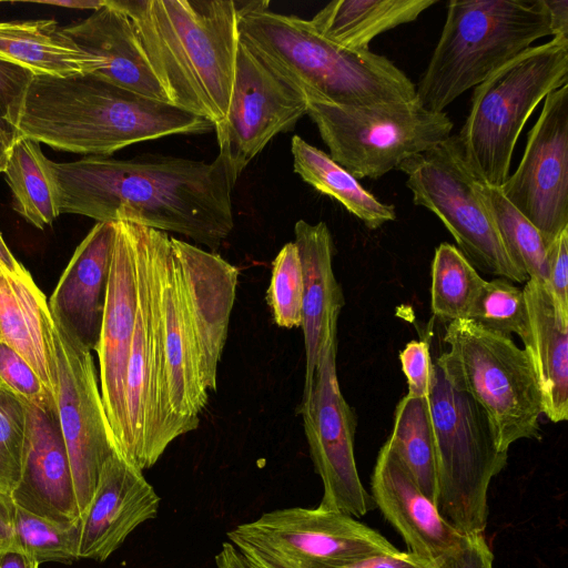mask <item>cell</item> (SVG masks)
Returning a JSON list of instances; mask_svg holds the SVG:
<instances>
[{"instance_id": "30", "label": "cell", "mask_w": 568, "mask_h": 568, "mask_svg": "<svg viewBox=\"0 0 568 568\" xmlns=\"http://www.w3.org/2000/svg\"><path fill=\"white\" fill-rule=\"evenodd\" d=\"M294 172L318 192L338 201L368 229L396 220L394 205L383 203L328 154L298 135L291 141Z\"/></svg>"}, {"instance_id": "31", "label": "cell", "mask_w": 568, "mask_h": 568, "mask_svg": "<svg viewBox=\"0 0 568 568\" xmlns=\"http://www.w3.org/2000/svg\"><path fill=\"white\" fill-rule=\"evenodd\" d=\"M6 182L12 194V209L42 230L60 215L52 161L38 141L18 138L8 150Z\"/></svg>"}, {"instance_id": "14", "label": "cell", "mask_w": 568, "mask_h": 568, "mask_svg": "<svg viewBox=\"0 0 568 568\" xmlns=\"http://www.w3.org/2000/svg\"><path fill=\"white\" fill-rule=\"evenodd\" d=\"M337 333L325 341L312 389L298 413L316 474L323 484L320 507L359 518L376 507L364 488L354 455L355 415L345 400L336 371Z\"/></svg>"}, {"instance_id": "1", "label": "cell", "mask_w": 568, "mask_h": 568, "mask_svg": "<svg viewBox=\"0 0 568 568\" xmlns=\"http://www.w3.org/2000/svg\"><path fill=\"white\" fill-rule=\"evenodd\" d=\"M52 169L60 214L172 232L212 252L234 227L231 194L236 180L219 154L209 163L174 156H85L52 161Z\"/></svg>"}, {"instance_id": "34", "label": "cell", "mask_w": 568, "mask_h": 568, "mask_svg": "<svg viewBox=\"0 0 568 568\" xmlns=\"http://www.w3.org/2000/svg\"><path fill=\"white\" fill-rule=\"evenodd\" d=\"M476 180L508 254L529 278L547 286L548 245L541 233L505 197L499 186L477 176Z\"/></svg>"}, {"instance_id": "11", "label": "cell", "mask_w": 568, "mask_h": 568, "mask_svg": "<svg viewBox=\"0 0 568 568\" xmlns=\"http://www.w3.org/2000/svg\"><path fill=\"white\" fill-rule=\"evenodd\" d=\"M250 568H336L398 551L384 536L336 510L288 507L227 532Z\"/></svg>"}, {"instance_id": "3", "label": "cell", "mask_w": 568, "mask_h": 568, "mask_svg": "<svg viewBox=\"0 0 568 568\" xmlns=\"http://www.w3.org/2000/svg\"><path fill=\"white\" fill-rule=\"evenodd\" d=\"M131 20L168 102L213 125L227 113L239 38L231 0H113Z\"/></svg>"}, {"instance_id": "37", "label": "cell", "mask_w": 568, "mask_h": 568, "mask_svg": "<svg viewBox=\"0 0 568 568\" xmlns=\"http://www.w3.org/2000/svg\"><path fill=\"white\" fill-rule=\"evenodd\" d=\"M303 273L297 247L286 243L272 263L266 301L280 327L294 328L302 324Z\"/></svg>"}, {"instance_id": "47", "label": "cell", "mask_w": 568, "mask_h": 568, "mask_svg": "<svg viewBox=\"0 0 568 568\" xmlns=\"http://www.w3.org/2000/svg\"><path fill=\"white\" fill-rule=\"evenodd\" d=\"M39 565L21 552L0 550V568H39Z\"/></svg>"}, {"instance_id": "19", "label": "cell", "mask_w": 568, "mask_h": 568, "mask_svg": "<svg viewBox=\"0 0 568 568\" xmlns=\"http://www.w3.org/2000/svg\"><path fill=\"white\" fill-rule=\"evenodd\" d=\"M27 408V439L21 477L9 494L20 507L63 525L80 521L69 457L55 403Z\"/></svg>"}, {"instance_id": "2", "label": "cell", "mask_w": 568, "mask_h": 568, "mask_svg": "<svg viewBox=\"0 0 568 568\" xmlns=\"http://www.w3.org/2000/svg\"><path fill=\"white\" fill-rule=\"evenodd\" d=\"M18 138L53 149L110 156L141 142L202 134L209 120L164 101L114 85L94 74L33 75L18 108Z\"/></svg>"}, {"instance_id": "39", "label": "cell", "mask_w": 568, "mask_h": 568, "mask_svg": "<svg viewBox=\"0 0 568 568\" xmlns=\"http://www.w3.org/2000/svg\"><path fill=\"white\" fill-rule=\"evenodd\" d=\"M0 384L21 400L34 405L54 403L31 366L0 338Z\"/></svg>"}, {"instance_id": "12", "label": "cell", "mask_w": 568, "mask_h": 568, "mask_svg": "<svg viewBox=\"0 0 568 568\" xmlns=\"http://www.w3.org/2000/svg\"><path fill=\"white\" fill-rule=\"evenodd\" d=\"M397 170L407 176L414 204L440 219L476 270L510 282L528 281L500 239L457 134L405 160Z\"/></svg>"}, {"instance_id": "36", "label": "cell", "mask_w": 568, "mask_h": 568, "mask_svg": "<svg viewBox=\"0 0 568 568\" xmlns=\"http://www.w3.org/2000/svg\"><path fill=\"white\" fill-rule=\"evenodd\" d=\"M467 320L505 335L515 334L523 343L529 336L524 292L503 277L485 281Z\"/></svg>"}, {"instance_id": "29", "label": "cell", "mask_w": 568, "mask_h": 568, "mask_svg": "<svg viewBox=\"0 0 568 568\" xmlns=\"http://www.w3.org/2000/svg\"><path fill=\"white\" fill-rule=\"evenodd\" d=\"M434 0H335L310 21L325 39L347 49H369L383 32L415 21Z\"/></svg>"}, {"instance_id": "6", "label": "cell", "mask_w": 568, "mask_h": 568, "mask_svg": "<svg viewBox=\"0 0 568 568\" xmlns=\"http://www.w3.org/2000/svg\"><path fill=\"white\" fill-rule=\"evenodd\" d=\"M568 83V40L532 45L476 85L457 134L473 173L501 186L527 120L550 92Z\"/></svg>"}, {"instance_id": "17", "label": "cell", "mask_w": 568, "mask_h": 568, "mask_svg": "<svg viewBox=\"0 0 568 568\" xmlns=\"http://www.w3.org/2000/svg\"><path fill=\"white\" fill-rule=\"evenodd\" d=\"M138 311L136 247L133 223L115 222V237L95 352L100 392L116 453L128 444L125 377Z\"/></svg>"}, {"instance_id": "15", "label": "cell", "mask_w": 568, "mask_h": 568, "mask_svg": "<svg viewBox=\"0 0 568 568\" xmlns=\"http://www.w3.org/2000/svg\"><path fill=\"white\" fill-rule=\"evenodd\" d=\"M307 113L303 92L241 40L230 106L214 126L219 155L237 181L248 163L278 133Z\"/></svg>"}, {"instance_id": "10", "label": "cell", "mask_w": 568, "mask_h": 568, "mask_svg": "<svg viewBox=\"0 0 568 568\" xmlns=\"http://www.w3.org/2000/svg\"><path fill=\"white\" fill-rule=\"evenodd\" d=\"M305 98L306 114L328 155L357 180L382 178L405 160L440 144L454 128L446 112L430 111L417 98L373 105Z\"/></svg>"}, {"instance_id": "44", "label": "cell", "mask_w": 568, "mask_h": 568, "mask_svg": "<svg viewBox=\"0 0 568 568\" xmlns=\"http://www.w3.org/2000/svg\"><path fill=\"white\" fill-rule=\"evenodd\" d=\"M336 568H440L429 558L413 551L373 555Z\"/></svg>"}, {"instance_id": "16", "label": "cell", "mask_w": 568, "mask_h": 568, "mask_svg": "<svg viewBox=\"0 0 568 568\" xmlns=\"http://www.w3.org/2000/svg\"><path fill=\"white\" fill-rule=\"evenodd\" d=\"M544 100L516 171L499 187L549 245L568 229V83Z\"/></svg>"}, {"instance_id": "49", "label": "cell", "mask_w": 568, "mask_h": 568, "mask_svg": "<svg viewBox=\"0 0 568 568\" xmlns=\"http://www.w3.org/2000/svg\"><path fill=\"white\" fill-rule=\"evenodd\" d=\"M22 268L23 266L13 256L0 232V271L17 273Z\"/></svg>"}, {"instance_id": "32", "label": "cell", "mask_w": 568, "mask_h": 568, "mask_svg": "<svg viewBox=\"0 0 568 568\" xmlns=\"http://www.w3.org/2000/svg\"><path fill=\"white\" fill-rule=\"evenodd\" d=\"M80 521L63 525L0 498V550L21 552L39 564H72L79 558Z\"/></svg>"}, {"instance_id": "35", "label": "cell", "mask_w": 568, "mask_h": 568, "mask_svg": "<svg viewBox=\"0 0 568 568\" xmlns=\"http://www.w3.org/2000/svg\"><path fill=\"white\" fill-rule=\"evenodd\" d=\"M485 281L456 246L439 244L432 263L433 314L448 322L467 320Z\"/></svg>"}, {"instance_id": "51", "label": "cell", "mask_w": 568, "mask_h": 568, "mask_svg": "<svg viewBox=\"0 0 568 568\" xmlns=\"http://www.w3.org/2000/svg\"><path fill=\"white\" fill-rule=\"evenodd\" d=\"M4 494H7V493H4V491L2 490V488L0 487V498H1Z\"/></svg>"}, {"instance_id": "28", "label": "cell", "mask_w": 568, "mask_h": 568, "mask_svg": "<svg viewBox=\"0 0 568 568\" xmlns=\"http://www.w3.org/2000/svg\"><path fill=\"white\" fill-rule=\"evenodd\" d=\"M44 300L27 268L17 273L0 271V338L31 366L53 395L42 320Z\"/></svg>"}, {"instance_id": "42", "label": "cell", "mask_w": 568, "mask_h": 568, "mask_svg": "<svg viewBox=\"0 0 568 568\" xmlns=\"http://www.w3.org/2000/svg\"><path fill=\"white\" fill-rule=\"evenodd\" d=\"M402 369L408 384L407 395L426 397L429 387L432 361L426 341H410L399 354Z\"/></svg>"}, {"instance_id": "33", "label": "cell", "mask_w": 568, "mask_h": 568, "mask_svg": "<svg viewBox=\"0 0 568 568\" xmlns=\"http://www.w3.org/2000/svg\"><path fill=\"white\" fill-rule=\"evenodd\" d=\"M387 442L407 467L420 490L436 504L435 443L426 397L406 395L397 404Z\"/></svg>"}, {"instance_id": "26", "label": "cell", "mask_w": 568, "mask_h": 568, "mask_svg": "<svg viewBox=\"0 0 568 568\" xmlns=\"http://www.w3.org/2000/svg\"><path fill=\"white\" fill-rule=\"evenodd\" d=\"M529 336L524 342L541 395L542 414L551 422L568 418V326L556 316L547 287L528 278L523 288Z\"/></svg>"}, {"instance_id": "45", "label": "cell", "mask_w": 568, "mask_h": 568, "mask_svg": "<svg viewBox=\"0 0 568 568\" xmlns=\"http://www.w3.org/2000/svg\"><path fill=\"white\" fill-rule=\"evenodd\" d=\"M552 38L568 40V1L545 0Z\"/></svg>"}, {"instance_id": "25", "label": "cell", "mask_w": 568, "mask_h": 568, "mask_svg": "<svg viewBox=\"0 0 568 568\" xmlns=\"http://www.w3.org/2000/svg\"><path fill=\"white\" fill-rule=\"evenodd\" d=\"M62 31L98 61L94 75L143 97L168 102L131 20L113 0H105L88 18L63 27Z\"/></svg>"}, {"instance_id": "13", "label": "cell", "mask_w": 568, "mask_h": 568, "mask_svg": "<svg viewBox=\"0 0 568 568\" xmlns=\"http://www.w3.org/2000/svg\"><path fill=\"white\" fill-rule=\"evenodd\" d=\"M53 397L64 439L80 519L91 503L104 463L116 453L98 386L91 351L42 303Z\"/></svg>"}, {"instance_id": "46", "label": "cell", "mask_w": 568, "mask_h": 568, "mask_svg": "<svg viewBox=\"0 0 568 568\" xmlns=\"http://www.w3.org/2000/svg\"><path fill=\"white\" fill-rule=\"evenodd\" d=\"M216 568H250L241 554L230 542H223L221 550L215 556Z\"/></svg>"}, {"instance_id": "21", "label": "cell", "mask_w": 568, "mask_h": 568, "mask_svg": "<svg viewBox=\"0 0 568 568\" xmlns=\"http://www.w3.org/2000/svg\"><path fill=\"white\" fill-rule=\"evenodd\" d=\"M171 247L196 329L203 381L209 393L215 392L239 271L221 255L183 240L171 236Z\"/></svg>"}, {"instance_id": "43", "label": "cell", "mask_w": 568, "mask_h": 568, "mask_svg": "<svg viewBox=\"0 0 568 568\" xmlns=\"http://www.w3.org/2000/svg\"><path fill=\"white\" fill-rule=\"evenodd\" d=\"M494 555L484 534L463 535L456 550L445 557L440 568H493Z\"/></svg>"}, {"instance_id": "20", "label": "cell", "mask_w": 568, "mask_h": 568, "mask_svg": "<svg viewBox=\"0 0 568 568\" xmlns=\"http://www.w3.org/2000/svg\"><path fill=\"white\" fill-rule=\"evenodd\" d=\"M159 506L160 497L142 470L114 453L80 519L79 558L106 560L136 527L156 517Z\"/></svg>"}, {"instance_id": "52", "label": "cell", "mask_w": 568, "mask_h": 568, "mask_svg": "<svg viewBox=\"0 0 568 568\" xmlns=\"http://www.w3.org/2000/svg\"><path fill=\"white\" fill-rule=\"evenodd\" d=\"M1 385V384H0Z\"/></svg>"}, {"instance_id": "7", "label": "cell", "mask_w": 568, "mask_h": 568, "mask_svg": "<svg viewBox=\"0 0 568 568\" xmlns=\"http://www.w3.org/2000/svg\"><path fill=\"white\" fill-rule=\"evenodd\" d=\"M444 341L449 349L435 362L484 410L498 449L508 453L519 439H539L541 395L526 351L471 320L449 322Z\"/></svg>"}, {"instance_id": "5", "label": "cell", "mask_w": 568, "mask_h": 568, "mask_svg": "<svg viewBox=\"0 0 568 568\" xmlns=\"http://www.w3.org/2000/svg\"><path fill=\"white\" fill-rule=\"evenodd\" d=\"M547 36L552 33L545 0H452L416 98L424 108L444 112Z\"/></svg>"}, {"instance_id": "48", "label": "cell", "mask_w": 568, "mask_h": 568, "mask_svg": "<svg viewBox=\"0 0 568 568\" xmlns=\"http://www.w3.org/2000/svg\"><path fill=\"white\" fill-rule=\"evenodd\" d=\"M34 2L67 9L94 11L101 8L105 3V0H38Z\"/></svg>"}, {"instance_id": "41", "label": "cell", "mask_w": 568, "mask_h": 568, "mask_svg": "<svg viewBox=\"0 0 568 568\" xmlns=\"http://www.w3.org/2000/svg\"><path fill=\"white\" fill-rule=\"evenodd\" d=\"M547 291L558 320L568 326V229L548 245Z\"/></svg>"}, {"instance_id": "22", "label": "cell", "mask_w": 568, "mask_h": 568, "mask_svg": "<svg viewBox=\"0 0 568 568\" xmlns=\"http://www.w3.org/2000/svg\"><path fill=\"white\" fill-rule=\"evenodd\" d=\"M371 488L375 505L409 551L439 564L457 549L463 535L440 516L387 440L378 453Z\"/></svg>"}, {"instance_id": "23", "label": "cell", "mask_w": 568, "mask_h": 568, "mask_svg": "<svg viewBox=\"0 0 568 568\" xmlns=\"http://www.w3.org/2000/svg\"><path fill=\"white\" fill-rule=\"evenodd\" d=\"M115 237V222H97L77 246L48 305L63 327L95 351Z\"/></svg>"}, {"instance_id": "18", "label": "cell", "mask_w": 568, "mask_h": 568, "mask_svg": "<svg viewBox=\"0 0 568 568\" xmlns=\"http://www.w3.org/2000/svg\"><path fill=\"white\" fill-rule=\"evenodd\" d=\"M160 313L168 389L174 414L199 427L209 400L194 321L168 234L160 253Z\"/></svg>"}, {"instance_id": "9", "label": "cell", "mask_w": 568, "mask_h": 568, "mask_svg": "<svg viewBox=\"0 0 568 568\" xmlns=\"http://www.w3.org/2000/svg\"><path fill=\"white\" fill-rule=\"evenodd\" d=\"M426 398L435 443L437 509L460 535L484 534L488 488L508 455L498 449L484 410L446 379L436 362Z\"/></svg>"}, {"instance_id": "24", "label": "cell", "mask_w": 568, "mask_h": 568, "mask_svg": "<svg viewBox=\"0 0 568 568\" xmlns=\"http://www.w3.org/2000/svg\"><path fill=\"white\" fill-rule=\"evenodd\" d=\"M303 273L302 324L305 348V381L302 400L307 398L321 349L332 334L344 305L342 288L333 271V239L325 222L300 220L294 226Z\"/></svg>"}, {"instance_id": "27", "label": "cell", "mask_w": 568, "mask_h": 568, "mask_svg": "<svg viewBox=\"0 0 568 568\" xmlns=\"http://www.w3.org/2000/svg\"><path fill=\"white\" fill-rule=\"evenodd\" d=\"M0 60L36 75L94 74L98 61L78 48L53 19L0 22Z\"/></svg>"}, {"instance_id": "4", "label": "cell", "mask_w": 568, "mask_h": 568, "mask_svg": "<svg viewBox=\"0 0 568 568\" xmlns=\"http://www.w3.org/2000/svg\"><path fill=\"white\" fill-rule=\"evenodd\" d=\"M239 38L305 97L344 105L409 101L416 85L389 59L322 37L308 20L273 12L267 1L237 2Z\"/></svg>"}, {"instance_id": "40", "label": "cell", "mask_w": 568, "mask_h": 568, "mask_svg": "<svg viewBox=\"0 0 568 568\" xmlns=\"http://www.w3.org/2000/svg\"><path fill=\"white\" fill-rule=\"evenodd\" d=\"M33 75L21 65L0 60V141L8 150L18 139L16 116Z\"/></svg>"}, {"instance_id": "8", "label": "cell", "mask_w": 568, "mask_h": 568, "mask_svg": "<svg viewBox=\"0 0 568 568\" xmlns=\"http://www.w3.org/2000/svg\"><path fill=\"white\" fill-rule=\"evenodd\" d=\"M138 311L125 377L128 444L123 458L152 467L168 446L194 428L171 406L160 313V253L168 233L134 224Z\"/></svg>"}, {"instance_id": "50", "label": "cell", "mask_w": 568, "mask_h": 568, "mask_svg": "<svg viewBox=\"0 0 568 568\" xmlns=\"http://www.w3.org/2000/svg\"><path fill=\"white\" fill-rule=\"evenodd\" d=\"M8 156V149L0 141V173L3 172Z\"/></svg>"}, {"instance_id": "38", "label": "cell", "mask_w": 568, "mask_h": 568, "mask_svg": "<svg viewBox=\"0 0 568 568\" xmlns=\"http://www.w3.org/2000/svg\"><path fill=\"white\" fill-rule=\"evenodd\" d=\"M26 439V404L0 385V487L7 494L20 480Z\"/></svg>"}]
</instances>
